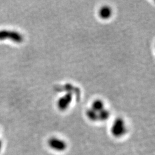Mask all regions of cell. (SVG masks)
<instances>
[{
	"label": "cell",
	"instance_id": "6da1fadb",
	"mask_svg": "<svg viewBox=\"0 0 155 155\" xmlns=\"http://www.w3.org/2000/svg\"><path fill=\"white\" fill-rule=\"evenodd\" d=\"M127 132V127L125 120L121 117H117L111 126L110 132L115 138H120Z\"/></svg>",
	"mask_w": 155,
	"mask_h": 155
},
{
	"label": "cell",
	"instance_id": "7a4b0ae2",
	"mask_svg": "<svg viewBox=\"0 0 155 155\" xmlns=\"http://www.w3.org/2000/svg\"><path fill=\"white\" fill-rule=\"evenodd\" d=\"M10 40L17 43H21L24 38L21 33L17 31L3 29L0 31V40Z\"/></svg>",
	"mask_w": 155,
	"mask_h": 155
},
{
	"label": "cell",
	"instance_id": "3957f363",
	"mask_svg": "<svg viewBox=\"0 0 155 155\" xmlns=\"http://www.w3.org/2000/svg\"><path fill=\"white\" fill-rule=\"evenodd\" d=\"M47 144L51 150L61 152L66 150L67 144L63 139L57 137H51L47 141Z\"/></svg>",
	"mask_w": 155,
	"mask_h": 155
},
{
	"label": "cell",
	"instance_id": "277c9868",
	"mask_svg": "<svg viewBox=\"0 0 155 155\" xmlns=\"http://www.w3.org/2000/svg\"><path fill=\"white\" fill-rule=\"evenodd\" d=\"M72 94L66 93L61 97L56 102V106L59 110L65 111L70 107L72 101Z\"/></svg>",
	"mask_w": 155,
	"mask_h": 155
},
{
	"label": "cell",
	"instance_id": "5b68a950",
	"mask_svg": "<svg viewBox=\"0 0 155 155\" xmlns=\"http://www.w3.org/2000/svg\"><path fill=\"white\" fill-rule=\"evenodd\" d=\"M113 10L110 6L108 5L102 6L98 12V15L102 20H108L112 16Z\"/></svg>",
	"mask_w": 155,
	"mask_h": 155
},
{
	"label": "cell",
	"instance_id": "8992f818",
	"mask_svg": "<svg viewBox=\"0 0 155 155\" xmlns=\"http://www.w3.org/2000/svg\"><path fill=\"white\" fill-rule=\"evenodd\" d=\"M91 109L98 113L100 111L106 108L105 103L103 102V101L99 99L94 100V101L91 103L90 107Z\"/></svg>",
	"mask_w": 155,
	"mask_h": 155
},
{
	"label": "cell",
	"instance_id": "52a82bcc",
	"mask_svg": "<svg viewBox=\"0 0 155 155\" xmlns=\"http://www.w3.org/2000/svg\"><path fill=\"white\" fill-rule=\"evenodd\" d=\"M110 116V111L107 109L106 108H105L104 109H103L101 111L98 113V121H101V122L105 121L109 118Z\"/></svg>",
	"mask_w": 155,
	"mask_h": 155
},
{
	"label": "cell",
	"instance_id": "ba28073f",
	"mask_svg": "<svg viewBox=\"0 0 155 155\" xmlns=\"http://www.w3.org/2000/svg\"><path fill=\"white\" fill-rule=\"evenodd\" d=\"M86 117L89 119L90 121L92 122H97L98 121V113L95 111L91 109V108H89L86 112Z\"/></svg>",
	"mask_w": 155,
	"mask_h": 155
},
{
	"label": "cell",
	"instance_id": "9c48e42d",
	"mask_svg": "<svg viewBox=\"0 0 155 155\" xmlns=\"http://www.w3.org/2000/svg\"><path fill=\"white\" fill-rule=\"evenodd\" d=\"M1 148H2V143H1V141H0V150H1Z\"/></svg>",
	"mask_w": 155,
	"mask_h": 155
}]
</instances>
